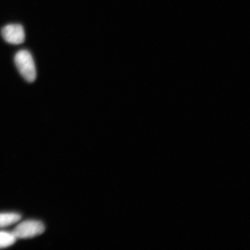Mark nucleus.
<instances>
[{
	"instance_id": "nucleus-5",
	"label": "nucleus",
	"mask_w": 250,
	"mask_h": 250,
	"mask_svg": "<svg viewBox=\"0 0 250 250\" xmlns=\"http://www.w3.org/2000/svg\"><path fill=\"white\" fill-rule=\"evenodd\" d=\"M16 240L17 238L12 232L0 231V249H4L13 246L16 243Z\"/></svg>"
},
{
	"instance_id": "nucleus-3",
	"label": "nucleus",
	"mask_w": 250,
	"mask_h": 250,
	"mask_svg": "<svg viewBox=\"0 0 250 250\" xmlns=\"http://www.w3.org/2000/svg\"><path fill=\"white\" fill-rule=\"evenodd\" d=\"M1 36L6 42L20 45L25 40L24 29L21 24H8L1 29Z\"/></svg>"
},
{
	"instance_id": "nucleus-1",
	"label": "nucleus",
	"mask_w": 250,
	"mask_h": 250,
	"mask_svg": "<svg viewBox=\"0 0 250 250\" xmlns=\"http://www.w3.org/2000/svg\"><path fill=\"white\" fill-rule=\"evenodd\" d=\"M14 60L23 78L29 83L34 82L36 78V69L30 52L24 49L19 51L15 56Z\"/></svg>"
},
{
	"instance_id": "nucleus-2",
	"label": "nucleus",
	"mask_w": 250,
	"mask_h": 250,
	"mask_svg": "<svg viewBox=\"0 0 250 250\" xmlns=\"http://www.w3.org/2000/svg\"><path fill=\"white\" fill-rule=\"evenodd\" d=\"M45 225L39 220H26L17 225L12 231L17 239H27L39 236L45 231Z\"/></svg>"
},
{
	"instance_id": "nucleus-4",
	"label": "nucleus",
	"mask_w": 250,
	"mask_h": 250,
	"mask_svg": "<svg viewBox=\"0 0 250 250\" xmlns=\"http://www.w3.org/2000/svg\"><path fill=\"white\" fill-rule=\"evenodd\" d=\"M21 220V215L16 213H0V228H6L18 223Z\"/></svg>"
}]
</instances>
